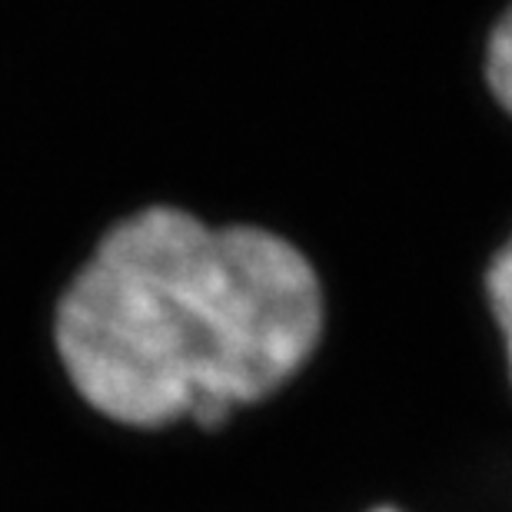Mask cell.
<instances>
[{"label": "cell", "mask_w": 512, "mask_h": 512, "mask_svg": "<svg viewBox=\"0 0 512 512\" xmlns=\"http://www.w3.org/2000/svg\"><path fill=\"white\" fill-rule=\"evenodd\" d=\"M320 336V280L290 240L177 207L120 220L54 316L67 380L130 429L220 426L290 383Z\"/></svg>", "instance_id": "1"}, {"label": "cell", "mask_w": 512, "mask_h": 512, "mask_svg": "<svg viewBox=\"0 0 512 512\" xmlns=\"http://www.w3.org/2000/svg\"><path fill=\"white\" fill-rule=\"evenodd\" d=\"M486 77L493 94L499 97L509 114H512V7L506 10V17L499 20L493 37L486 47Z\"/></svg>", "instance_id": "2"}, {"label": "cell", "mask_w": 512, "mask_h": 512, "mask_svg": "<svg viewBox=\"0 0 512 512\" xmlns=\"http://www.w3.org/2000/svg\"><path fill=\"white\" fill-rule=\"evenodd\" d=\"M486 293H489V303H493L499 330H503V336H506L509 366H512V237H509L506 247L496 253V260L489 263Z\"/></svg>", "instance_id": "3"}, {"label": "cell", "mask_w": 512, "mask_h": 512, "mask_svg": "<svg viewBox=\"0 0 512 512\" xmlns=\"http://www.w3.org/2000/svg\"><path fill=\"white\" fill-rule=\"evenodd\" d=\"M380 512H393V509H380Z\"/></svg>", "instance_id": "4"}]
</instances>
